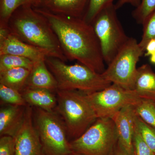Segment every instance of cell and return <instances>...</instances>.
I'll return each mask as SVG.
<instances>
[{
    "label": "cell",
    "instance_id": "cell-1",
    "mask_svg": "<svg viewBox=\"0 0 155 155\" xmlns=\"http://www.w3.org/2000/svg\"><path fill=\"white\" fill-rule=\"evenodd\" d=\"M33 7L47 19L68 61H77L100 74L104 72L105 63L92 24L83 18L68 17Z\"/></svg>",
    "mask_w": 155,
    "mask_h": 155
},
{
    "label": "cell",
    "instance_id": "cell-2",
    "mask_svg": "<svg viewBox=\"0 0 155 155\" xmlns=\"http://www.w3.org/2000/svg\"><path fill=\"white\" fill-rule=\"evenodd\" d=\"M7 28L22 41L43 50L48 57L68 61L60 42L47 19L31 5L19 7L11 15Z\"/></svg>",
    "mask_w": 155,
    "mask_h": 155
},
{
    "label": "cell",
    "instance_id": "cell-3",
    "mask_svg": "<svg viewBox=\"0 0 155 155\" xmlns=\"http://www.w3.org/2000/svg\"><path fill=\"white\" fill-rule=\"evenodd\" d=\"M45 63L55 78L59 90H78L87 94L102 90L112 84L106 80L102 74L83 64L68 65L51 57L46 58Z\"/></svg>",
    "mask_w": 155,
    "mask_h": 155
},
{
    "label": "cell",
    "instance_id": "cell-4",
    "mask_svg": "<svg viewBox=\"0 0 155 155\" xmlns=\"http://www.w3.org/2000/svg\"><path fill=\"white\" fill-rule=\"evenodd\" d=\"M56 93L57 106L55 111L65 123L68 138L74 140L82 135L97 117L86 94L78 90H59Z\"/></svg>",
    "mask_w": 155,
    "mask_h": 155
},
{
    "label": "cell",
    "instance_id": "cell-5",
    "mask_svg": "<svg viewBox=\"0 0 155 155\" xmlns=\"http://www.w3.org/2000/svg\"><path fill=\"white\" fill-rule=\"evenodd\" d=\"M34 125L45 155H68L72 151L66 125L56 111L33 110Z\"/></svg>",
    "mask_w": 155,
    "mask_h": 155
},
{
    "label": "cell",
    "instance_id": "cell-6",
    "mask_svg": "<svg viewBox=\"0 0 155 155\" xmlns=\"http://www.w3.org/2000/svg\"><path fill=\"white\" fill-rule=\"evenodd\" d=\"M117 11L115 4H112L101 11L92 23L107 66L129 38L119 21Z\"/></svg>",
    "mask_w": 155,
    "mask_h": 155
},
{
    "label": "cell",
    "instance_id": "cell-7",
    "mask_svg": "<svg viewBox=\"0 0 155 155\" xmlns=\"http://www.w3.org/2000/svg\"><path fill=\"white\" fill-rule=\"evenodd\" d=\"M118 135L114 121L110 118H97L78 138L70 141L73 151L84 155H108Z\"/></svg>",
    "mask_w": 155,
    "mask_h": 155
},
{
    "label": "cell",
    "instance_id": "cell-8",
    "mask_svg": "<svg viewBox=\"0 0 155 155\" xmlns=\"http://www.w3.org/2000/svg\"><path fill=\"white\" fill-rule=\"evenodd\" d=\"M139 42L133 38H129L102 75L112 84L133 90L140 58L144 54Z\"/></svg>",
    "mask_w": 155,
    "mask_h": 155
},
{
    "label": "cell",
    "instance_id": "cell-9",
    "mask_svg": "<svg viewBox=\"0 0 155 155\" xmlns=\"http://www.w3.org/2000/svg\"><path fill=\"white\" fill-rule=\"evenodd\" d=\"M97 118L113 117L122 108L135 106L142 100L134 90L126 89L112 84L102 90L87 94Z\"/></svg>",
    "mask_w": 155,
    "mask_h": 155
},
{
    "label": "cell",
    "instance_id": "cell-10",
    "mask_svg": "<svg viewBox=\"0 0 155 155\" xmlns=\"http://www.w3.org/2000/svg\"><path fill=\"white\" fill-rule=\"evenodd\" d=\"M15 138V155H45L34 125L33 108L31 106L25 107L24 122Z\"/></svg>",
    "mask_w": 155,
    "mask_h": 155
},
{
    "label": "cell",
    "instance_id": "cell-11",
    "mask_svg": "<svg viewBox=\"0 0 155 155\" xmlns=\"http://www.w3.org/2000/svg\"><path fill=\"white\" fill-rule=\"evenodd\" d=\"M11 54L28 58L34 62L45 60L48 57L43 50L28 45L9 32L7 28H0V55Z\"/></svg>",
    "mask_w": 155,
    "mask_h": 155
},
{
    "label": "cell",
    "instance_id": "cell-12",
    "mask_svg": "<svg viewBox=\"0 0 155 155\" xmlns=\"http://www.w3.org/2000/svg\"><path fill=\"white\" fill-rule=\"evenodd\" d=\"M136 114L134 105L122 108L112 118L116 126L118 142L126 150L134 153L133 137Z\"/></svg>",
    "mask_w": 155,
    "mask_h": 155
},
{
    "label": "cell",
    "instance_id": "cell-13",
    "mask_svg": "<svg viewBox=\"0 0 155 155\" xmlns=\"http://www.w3.org/2000/svg\"><path fill=\"white\" fill-rule=\"evenodd\" d=\"M89 0H36L32 6L68 17L83 18Z\"/></svg>",
    "mask_w": 155,
    "mask_h": 155
},
{
    "label": "cell",
    "instance_id": "cell-14",
    "mask_svg": "<svg viewBox=\"0 0 155 155\" xmlns=\"http://www.w3.org/2000/svg\"><path fill=\"white\" fill-rule=\"evenodd\" d=\"M27 107V106H26ZM25 107L7 104L0 109V136L15 137L25 118Z\"/></svg>",
    "mask_w": 155,
    "mask_h": 155
},
{
    "label": "cell",
    "instance_id": "cell-15",
    "mask_svg": "<svg viewBox=\"0 0 155 155\" xmlns=\"http://www.w3.org/2000/svg\"><path fill=\"white\" fill-rule=\"evenodd\" d=\"M25 88L45 89L54 93L58 90V82L48 68L45 60L35 62Z\"/></svg>",
    "mask_w": 155,
    "mask_h": 155
},
{
    "label": "cell",
    "instance_id": "cell-16",
    "mask_svg": "<svg viewBox=\"0 0 155 155\" xmlns=\"http://www.w3.org/2000/svg\"><path fill=\"white\" fill-rule=\"evenodd\" d=\"M133 90L141 99L155 102V73L148 64L137 68Z\"/></svg>",
    "mask_w": 155,
    "mask_h": 155
},
{
    "label": "cell",
    "instance_id": "cell-17",
    "mask_svg": "<svg viewBox=\"0 0 155 155\" xmlns=\"http://www.w3.org/2000/svg\"><path fill=\"white\" fill-rule=\"evenodd\" d=\"M21 93L28 105L48 112L55 110L57 96L51 91L45 89L25 88Z\"/></svg>",
    "mask_w": 155,
    "mask_h": 155
},
{
    "label": "cell",
    "instance_id": "cell-18",
    "mask_svg": "<svg viewBox=\"0 0 155 155\" xmlns=\"http://www.w3.org/2000/svg\"><path fill=\"white\" fill-rule=\"evenodd\" d=\"M30 70L24 68H17L0 72V84L21 92L25 84Z\"/></svg>",
    "mask_w": 155,
    "mask_h": 155
},
{
    "label": "cell",
    "instance_id": "cell-19",
    "mask_svg": "<svg viewBox=\"0 0 155 155\" xmlns=\"http://www.w3.org/2000/svg\"><path fill=\"white\" fill-rule=\"evenodd\" d=\"M36 0H0V28H7L9 19L14 11L26 5L33 6Z\"/></svg>",
    "mask_w": 155,
    "mask_h": 155
},
{
    "label": "cell",
    "instance_id": "cell-20",
    "mask_svg": "<svg viewBox=\"0 0 155 155\" xmlns=\"http://www.w3.org/2000/svg\"><path fill=\"white\" fill-rule=\"evenodd\" d=\"M35 62L28 58L14 55H0V72L17 68L31 70Z\"/></svg>",
    "mask_w": 155,
    "mask_h": 155
},
{
    "label": "cell",
    "instance_id": "cell-21",
    "mask_svg": "<svg viewBox=\"0 0 155 155\" xmlns=\"http://www.w3.org/2000/svg\"><path fill=\"white\" fill-rule=\"evenodd\" d=\"M134 107L137 116L147 124L155 127V102L142 99Z\"/></svg>",
    "mask_w": 155,
    "mask_h": 155
},
{
    "label": "cell",
    "instance_id": "cell-22",
    "mask_svg": "<svg viewBox=\"0 0 155 155\" xmlns=\"http://www.w3.org/2000/svg\"><path fill=\"white\" fill-rule=\"evenodd\" d=\"M0 98L2 103L11 105L26 107L27 103L21 92L0 84Z\"/></svg>",
    "mask_w": 155,
    "mask_h": 155
},
{
    "label": "cell",
    "instance_id": "cell-23",
    "mask_svg": "<svg viewBox=\"0 0 155 155\" xmlns=\"http://www.w3.org/2000/svg\"><path fill=\"white\" fill-rule=\"evenodd\" d=\"M135 125L142 138L155 153V127L147 124L137 115Z\"/></svg>",
    "mask_w": 155,
    "mask_h": 155
},
{
    "label": "cell",
    "instance_id": "cell-24",
    "mask_svg": "<svg viewBox=\"0 0 155 155\" xmlns=\"http://www.w3.org/2000/svg\"><path fill=\"white\" fill-rule=\"evenodd\" d=\"M115 0H89L88 5L83 19L92 24L94 20L104 9L114 4Z\"/></svg>",
    "mask_w": 155,
    "mask_h": 155
},
{
    "label": "cell",
    "instance_id": "cell-25",
    "mask_svg": "<svg viewBox=\"0 0 155 155\" xmlns=\"http://www.w3.org/2000/svg\"><path fill=\"white\" fill-rule=\"evenodd\" d=\"M155 11V0H141L138 7L132 12V16L137 23L142 25Z\"/></svg>",
    "mask_w": 155,
    "mask_h": 155
},
{
    "label": "cell",
    "instance_id": "cell-26",
    "mask_svg": "<svg viewBox=\"0 0 155 155\" xmlns=\"http://www.w3.org/2000/svg\"><path fill=\"white\" fill-rule=\"evenodd\" d=\"M142 25V35L139 45L144 53L147 43L150 40L155 38V11L147 18Z\"/></svg>",
    "mask_w": 155,
    "mask_h": 155
},
{
    "label": "cell",
    "instance_id": "cell-27",
    "mask_svg": "<svg viewBox=\"0 0 155 155\" xmlns=\"http://www.w3.org/2000/svg\"><path fill=\"white\" fill-rule=\"evenodd\" d=\"M133 146L136 155H155V153L145 142L135 125L133 137Z\"/></svg>",
    "mask_w": 155,
    "mask_h": 155
},
{
    "label": "cell",
    "instance_id": "cell-28",
    "mask_svg": "<svg viewBox=\"0 0 155 155\" xmlns=\"http://www.w3.org/2000/svg\"><path fill=\"white\" fill-rule=\"evenodd\" d=\"M16 150L15 137L8 135L1 136L0 155H15Z\"/></svg>",
    "mask_w": 155,
    "mask_h": 155
},
{
    "label": "cell",
    "instance_id": "cell-29",
    "mask_svg": "<svg viewBox=\"0 0 155 155\" xmlns=\"http://www.w3.org/2000/svg\"><path fill=\"white\" fill-rule=\"evenodd\" d=\"M140 2L141 0H118L115 5L116 8L118 10L126 4H129L135 8H137L140 5Z\"/></svg>",
    "mask_w": 155,
    "mask_h": 155
},
{
    "label": "cell",
    "instance_id": "cell-30",
    "mask_svg": "<svg viewBox=\"0 0 155 155\" xmlns=\"http://www.w3.org/2000/svg\"><path fill=\"white\" fill-rule=\"evenodd\" d=\"M155 53V38L150 40L147 44L145 50L144 55L146 57L150 56Z\"/></svg>",
    "mask_w": 155,
    "mask_h": 155
},
{
    "label": "cell",
    "instance_id": "cell-31",
    "mask_svg": "<svg viewBox=\"0 0 155 155\" xmlns=\"http://www.w3.org/2000/svg\"><path fill=\"white\" fill-rule=\"evenodd\" d=\"M112 155H136L135 152L130 153L127 151L120 144L118 141L117 147Z\"/></svg>",
    "mask_w": 155,
    "mask_h": 155
},
{
    "label": "cell",
    "instance_id": "cell-32",
    "mask_svg": "<svg viewBox=\"0 0 155 155\" xmlns=\"http://www.w3.org/2000/svg\"><path fill=\"white\" fill-rule=\"evenodd\" d=\"M150 61L152 64H155V53L150 56Z\"/></svg>",
    "mask_w": 155,
    "mask_h": 155
},
{
    "label": "cell",
    "instance_id": "cell-33",
    "mask_svg": "<svg viewBox=\"0 0 155 155\" xmlns=\"http://www.w3.org/2000/svg\"><path fill=\"white\" fill-rule=\"evenodd\" d=\"M84 155L83 154H81L79 153H78L76 152H75L74 151H72L71 153L69 154V155Z\"/></svg>",
    "mask_w": 155,
    "mask_h": 155
}]
</instances>
